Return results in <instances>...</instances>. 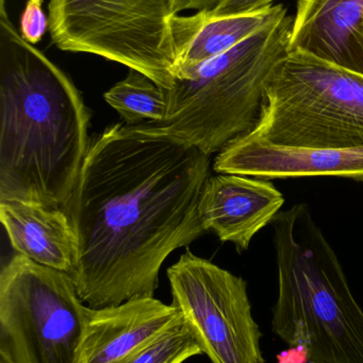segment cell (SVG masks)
Returning <instances> with one entry per match:
<instances>
[{"label":"cell","mask_w":363,"mask_h":363,"mask_svg":"<svg viewBox=\"0 0 363 363\" xmlns=\"http://www.w3.org/2000/svg\"><path fill=\"white\" fill-rule=\"evenodd\" d=\"M293 16L287 14L202 64L189 78L176 79L166 91L164 121L145 123L206 155L221 152L257 123L266 82L289 52Z\"/></svg>","instance_id":"277c9868"},{"label":"cell","mask_w":363,"mask_h":363,"mask_svg":"<svg viewBox=\"0 0 363 363\" xmlns=\"http://www.w3.org/2000/svg\"><path fill=\"white\" fill-rule=\"evenodd\" d=\"M181 319L174 305L155 298L91 308L75 363H113L153 340Z\"/></svg>","instance_id":"8fae6325"},{"label":"cell","mask_w":363,"mask_h":363,"mask_svg":"<svg viewBox=\"0 0 363 363\" xmlns=\"http://www.w3.org/2000/svg\"><path fill=\"white\" fill-rule=\"evenodd\" d=\"M104 98L126 125H140L144 121L161 123L168 112L166 89L134 69H129L127 77L106 91Z\"/></svg>","instance_id":"9a60e30c"},{"label":"cell","mask_w":363,"mask_h":363,"mask_svg":"<svg viewBox=\"0 0 363 363\" xmlns=\"http://www.w3.org/2000/svg\"><path fill=\"white\" fill-rule=\"evenodd\" d=\"M289 51L363 76V0H298Z\"/></svg>","instance_id":"7c38bea8"},{"label":"cell","mask_w":363,"mask_h":363,"mask_svg":"<svg viewBox=\"0 0 363 363\" xmlns=\"http://www.w3.org/2000/svg\"><path fill=\"white\" fill-rule=\"evenodd\" d=\"M275 0H221L212 10H207L211 16H234L249 14L273 6Z\"/></svg>","instance_id":"ac0fdd59"},{"label":"cell","mask_w":363,"mask_h":363,"mask_svg":"<svg viewBox=\"0 0 363 363\" xmlns=\"http://www.w3.org/2000/svg\"><path fill=\"white\" fill-rule=\"evenodd\" d=\"M278 294L273 332L313 363H363V309L305 204L273 220Z\"/></svg>","instance_id":"3957f363"},{"label":"cell","mask_w":363,"mask_h":363,"mask_svg":"<svg viewBox=\"0 0 363 363\" xmlns=\"http://www.w3.org/2000/svg\"><path fill=\"white\" fill-rule=\"evenodd\" d=\"M217 174L260 179L336 177L363 181V147L305 149L275 146L242 135L215 157Z\"/></svg>","instance_id":"9c48e42d"},{"label":"cell","mask_w":363,"mask_h":363,"mask_svg":"<svg viewBox=\"0 0 363 363\" xmlns=\"http://www.w3.org/2000/svg\"><path fill=\"white\" fill-rule=\"evenodd\" d=\"M70 77L21 38L0 0V202L64 208L89 149Z\"/></svg>","instance_id":"7a4b0ae2"},{"label":"cell","mask_w":363,"mask_h":363,"mask_svg":"<svg viewBox=\"0 0 363 363\" xmlns=\"http://www.w3.org/2000/svg\"><path fill=\"white\" fill-rule=\"evenodd\" d=\"M285 204L283 194L271 182L241 174L209 177L200 199V221L206 232L223 242L246 251L251 239L271 224Z\"/></svg>","instance_id":"30bf717a"},{"label":"cell","mask_w":363,"mask_h":363,"mask_svg":"<svg viewBox=\"0 0 363 363\" xmlns=\"http://www.w3.org/2000/svg\"><path fill=\"white\" fill-rule=\"evenodd\" d=\"M173 303L211 363H264L242 277L185 251L168 269Z\"/></svg>","instance_id":"ba28073f"},{"label":"cell","mask_w":363,"mask_h":363,"mask_svg":"<svg viewBox=\"0 0 363 363\" xmlns=\"http://www.w3.org/2000/svg\"><path fill=\"white\" fill-rule=\"evenodd\" d=\"M210 155L146 123H115L90 140L63 211L77 238L72 277L90 308L153 298L170 253L206 233L200 199Z\"/></svg>","instance_id":"6da1fadb"},{"label":"cell","mask_w":363,"mask_h":363,"mask_svg":"<svg viewBox=\"0 0 363 363\" xmlns=\"http://www.w3.org/2000/svg\"><path fill=\"white\" fill-rule=\"evenodd\" d=\"M287 14V9L277 4L234 16H211L207 10L189 16L173 15L175 80L189 78L202 64L224 55Z\"/></svg>","instance_id":"4fadbf2b"},{"label":"cell","mask_w":363,"mask_h":363,"mask_svg":"<svg viewBox=\"0 0 363 363\" xmlns=\"http://www.w3.org/2000/svg\"><path fill=\"white\" fill-rule=\"evenodd\" d=\"M0 363H6V362H2V360H0Z\"/></svg>","instance_id":"ffe728a7"},{"label":"cell","mask_w":363,"mask_h":363,"mask_svg":"<svg viewBox=\"0 0 363 363\" xmlns=\"http://www.w3.org/2000/svg\"><path fill=\"white\" fill-rule=\"evenodd\" d=\"M0 220L17 254L72 274L76 266V234L62 208L23 201L0 202Z\"/></svg>","instance_id":"5bb4252c"},{"label":"cell","mask_w":363,"mask_h":363,"mask_svg":"<svg viewBox=\"0 0 363 363\" xmlns=\"http://www.w3.org/2000/svg\"><path fill=\"white\" fill-rule=\"evenodd\" d=\"M244 135L291 148H362V74L289 51L269 78L257 123Z\"/></svg>","instance_id":"5b68a950"},{"label":"cell","mask_w":363,"mask_h":363,"mask_svg":"<svg viewBox=\"0 0 363 363\" xmlns=\"http://www.w3.org/2000/svg\"><path fill=\"white\" fill-rule=\"evenodd\" d=\"M172 0H49V34L60 50L91 53L175 82Z\"/></svg>","instance_id":"8992f818"},{"label":"cell","mask_w":363,"mask_h":363,"mask_svg":"<svg viewBox=\"0 0 363 363\" xmlns=\"http://www.w3.org/2000/svg\"><path fill=\"white\" fill-rule=\"evenodd\" d=\"M221 0H172L170 8L173 14H180L190 10H212Z\"/></svg>","instance_id":"d6986e66"},{"label":"cell","mask_w":363,"mask_h":363,"mask_svg":"<svg viewBox=\"0 0 363 363\" xmlns=\"http://www.w3.org/2000/svg\"><path fill=\"white\" fill-rule=\"evenodd\" d=\"M202 355L183 315L166 332L113 363H183Z\"/></svg>","instance_id":"2e32d148"},{"label":"cell","mask_w":363,"mask_h":363,"mask_svg":"<svg viewBox=\"0 0 363 363\" xmlns=\"http://www.w3.org/2000/svg\"><path fill=\"white\" fill-rule=\"evenodd\" d=\"M43 4L44 0H27L19 21L21 38L33 46L49 30L48 15L43 10Z\"/></svg>","instance_id":"e0dca14e"},{"label":"cell","mask_w":363,"mask_h":363,"mask_svg":"<svg viewBox=\"0 0 363 363\" xmlns=\"http://www.w3.org/2000/svg\"><path fill=\"white\" fill-rule=\"evenodd\" d=\"M90 313L68 273L16 254L0 273V360L75 363Z\"/></svg>","instance_id":"52a82bcc"}]
</instances>
